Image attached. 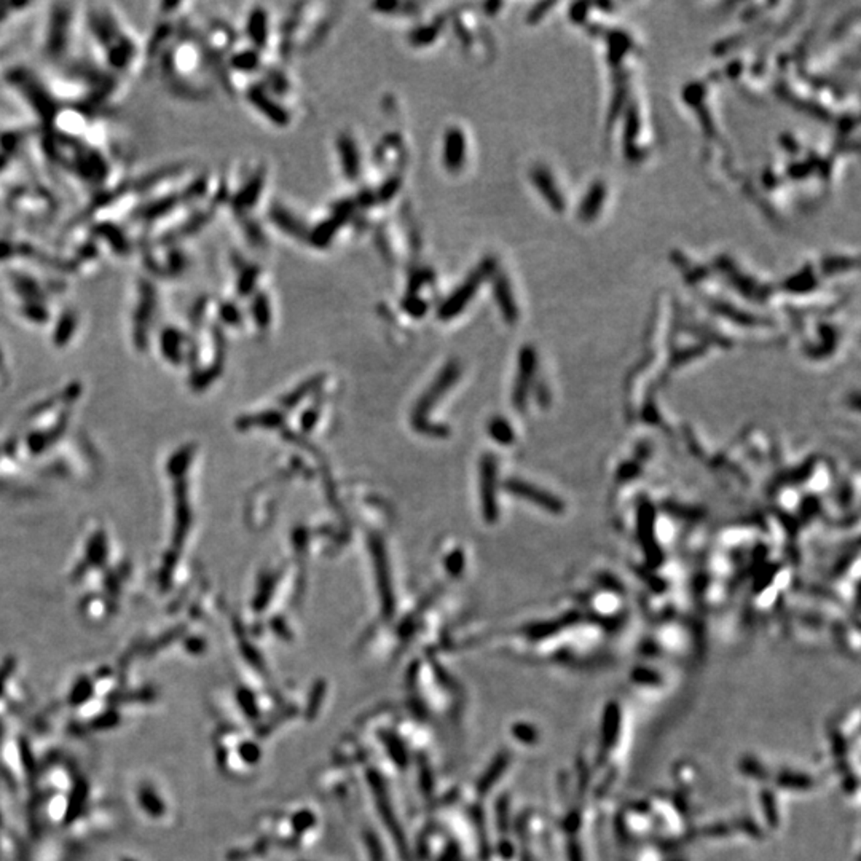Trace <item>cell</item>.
<instances>
[{"instance_id": "6da1fadb", "label": "cell", "mask_w": 861, "mask_h": 861, "mask_svg": "<svg viewBox=\"0 0 861 861\" xmlns=\"http://www.w3.org/2000/svg\"><path fill=\"white\" fill-rule=\"evenodd\" d=\"M493 271V260H483L477 268L472 271V273L467 276V279H465L458 289L453 292V294L448 297V299L440 305L439 308V318L448 321L451 318H455L461 313L463 310L466 308L467 304L474 299L476 292L478 287L482 286L483 281L487 279V276L490 275Z\"/></svg>"}, {"instance_id": "7a4b0ae2", "label": "cell", "mask_w": 861, "mask_h": 861, "mask_svg": "<svg viewBox=\"0 0 861 861\" xmlns=\"http://www.w3.org/2000/svg\"><path fill=\"white\" fill-rule=\"evenodd\" d=\"M354 201L351 200H345L340 201L339 204L334 208V213L324 222H321L313 231L308 233V240L310 243L316 246V248H327L330 244L332 238H334L337 230L340 228L341 225L346 224V220L351 217L352 209H354Z\"/></svg>"}, {"instance_id": "5b68a950", "label": "cell", "mask_w": 861, "mask_h": 861, "mask_svg": "<svg viewBox=\"0 0 861 861\" xmlns=\"http://www.w3.org/2000/svg\"><path fill=\"white\" fill-rule=\"evenodd\" d=\"M248 99L251 100V104L254 107L265 115L270 122H273L279 127H284V125L289 123V112L283 107V105L276 104L273 99L266 94L264 89L260 87H253L248 92Z\"/></svg>"}, {"instance_id": "4fadbf2b", "label": "cell", "mask_w": 861, "mask_h": 861, "mask_svg": "<svg viewBox=\"0 0 861 861\" xmlns=\"http://www.w3.org/2000/svg\"><path fill=\"white\" fill-rule=\"evenodd\" d=\"M253 315L255 318V322L260 327H266L270 324L271 308H270L268 297H266L264 292H260V294L255 295V299L253 301Z\"/></svg>"}, {"instance_id": "ac0fdd59", "label": "cell", "mask_w": 861, "mask_h": 861, "mask_svg": "<svg viewBox=\"0 0 861 861\" xmlns=\"http://www.w3.org/2000/svg\"><path fill=\"white\" fill-rule=\"evenodd\" d=\"M222 315H224L225 321L233 322V324H235V322H238V321H240V318H241V316H240V311L236 310L233 305H230V304L224 305V308H222Z\"/></svg>"}, {"instance_id": "9c48e42d", "label": "cell", "mask_w": 861, "mask_h": 861, "mask_svg": "<svg viewBox=\"0 0 861 861\" xmlns=\"http://www.w3.org/2000/svg\"><path fill=\"white\" fill-rule=\"evenodd\" d=\"M248 34L255 47H265L266 39H268V21H266V13L264 8H255L249 14Z\"/></svg>"}, {"instance_id": "9a60e30c", "label": "cell", "mask_w": 861, "mask_h": 861, "mask_svg": "<svg viewBox=\"0 0 861 861\" xmlns=\"http://www.w3.org/2000/svg\"><path fill=\"white\" fill-rule=\"evenodd\" d=\"M231 65L238 70H246V72H248V70H254L257 69V65H259V54H257L255 52H249V50H246V52L235 54V56L231 58Z\"/></svg>"}, {"instance_id": "8fae6325", "label": "cell", "mask_w": 861, "mask_h": 861, "mask_svg": "<svg viewBox=\"0 0 861 861\" xmlns=\"http://www.w3.org/2000/svg\"><path fill=\"white\" fill-rule=\"evenodd\" d=\"M372 551H374V553H375L376 570H379V574H381V576H380L381 598H383V602H385V605H391L392 595H391L390 588L386 587L387 586V574H386L387 566H386V563H385V553H383V549H381L380 544H376V546L374 544V546H372Z\"/></svg>"}, {"instance_id": "8992f818", "label": "cell", "mask_w": 861, "mask_h": 861, "mask_svg": "<svg viewBox=\"0 0 861 861\" xmlns=\"http://www.w3.org/2000/svg\"><path fill=\"white\" fill-rule=\"evenodd\" d=\"M270 220L273 222L281 231L294 236V238H308V226L305 225L304 220H300L290 211H287L281 204H273L270 209Z\"/></svg>"}, {"instance_id": "3957f363", "label": "cell", "mask_w": 861, "mask_h": 861, "mask_svg": "<svg viewBox=\"0 0 861 861\" xmlns=\"http://www.w3.org/2000/svg\"><path fill=\"white\" fill-rule=\"evenodd\" d=\"M456 376H458V365L451 362L450 365L445 367L444 372H442V375L434 381V385L429 387V391L426 392V396L423 397L420 404H418L416 416H415V423H416L418 429H420L423 418H425V415L427 414V410H431V407L436 404L437 399H439V396L444 394L448 387L451 386V383L456 380Z\"/></svg>"}, {"instance_id": "7c38bea8", "label": "cell", "mask_w": 861, "mask_h": 861, "mask_svg": "<svg viewBox=\"0 0 861 861\" xmlns=\"http://www.w3.org/2000/svg\"><path fill=\"white\" fill-rule=\"evenodd\" d=\"M439 32H440L439 24L437 23L427 24V26H420L414 29V31H412L409 35V40L412 45H415V47H426V45H431L432 42H434Z\"/></svg>"}, {"instance_id": "5bb4252c", "label": "cell", "mask_w": 861, "mask_h": 861, "mask_svg": "<svg viewBox=\"0 0 861 861\" xmlns=\"http://www.w3.org/2000/svg\"><path fill=\"white\" fill-rule=\"evenodd\" d=\"M260 270L259 266H248L243 273L240 275V281H238V292L240 295H249L253 292L254 286L257 283V278H259Z\"/></svg>"}, {"instance_id": "277c9868", "label": "cell", "mask_w": 861, "mask_h": 861, "mask_svg": "<svg viewBox=\"0 0 861 861\" xmlns=\"http://www.w3.org/2000/svg\"><path fill=\"white\" fill-rule=\"evenodd\" d=\"M466 138L460 128L453 127L445 133L444 164L450 173H458L465 164Z\"/></svg>"}, {"instance_id": "ba28073f", "label": "cell", "mask_w": 861, "mask_h": 861, "mask_svg": "<svg viewBox=\"0 0 861 861\" xmlns=\"http://www.w3.org/2000/svg\"><path fill=\"white\" fill-rule=\"evenodd\" d=\"M265 184V171L260 169L248 180V184L238 191L235 198V208L238 211L251 209L257 203Z\"/></svg>"}, {"instance_id": "e0dca14e", "label": "cell", "mask_w": 861, "mask_h": 861, "mask_svg": "<svg viewBox=\"0 0 861 861\" xmlns=\"http://www.w3.org/2000/svg\"><path fill=\"white\" fill-rule=\"evenodd\" d=\"M399 189H401V179L391 178V179H387L385 184H381V187L379 189V191H376L375 196L379 201H390L394 198Z\"/></svg>"}, {"instance_id": "2e32d148", "label": "cell", "mask_w": 861, "mask_h": 861, "mask_svg": "<svg viewBox=\"0 0 861 861\" xmlns=\"http://www.w3.org/2000/svg\"><path fill=\"white\" fill-rule=\"evenodd\" d=\"M402 306H404V310L407 311V313H410L412 316H415V318H420V316L425 315L426 310H427V305L420 299V297H416L415 294L407 295L405 299H404V301H402Z\"/></svg>"}, {"instance_id": "30bf717a", "label": "cell", "mask_w": 861, "mask_h": 861, "mask_svg": "<svg viewBox=\"0 0 861 861\" xmlns=\"http://www.w3.org/2000/svg\"><path fill=\"white\" fill-rule=\"evenodd\" d=\"M495 294H496V300L500 304L502 313H504L507 318H513L515 316V306H513V300L511 295V289L509 284H507V279L500 276L495 281Z\"/></svg>"}, {"instance_id": "d6986e66", "label": "cell", "mask_w": 861, "mask_h": 861, "mask_svg": "<svg viewBox=\"0 0 861 861\" xmlns=\"http://www.w3.org/2000/svg\"><path fill=\"white\" fill-rule=\"evenodd\" d=\"M375 201H376V196H375V193H370V191H365V193H362V195L359 196V200H357V203H359L361 206H372V204L375 203Z\"/></svg>"}, {"instance_id": "52a82bcc", "label": "cell", "mask_w": 861, "mask_h": 861, "mask_svg": "<svg viewBox=\"0 0 861 861\" xmlns=\"http://www.w3.org/2000/svg\"><path fill=\"white\" fill-rule=\"evenodd\" d=\"M337 147H339L345 176L351 182H354L361 174V157L354 139L348 134H341L339 140H337Z\"/></svg>"}]
</instances>
